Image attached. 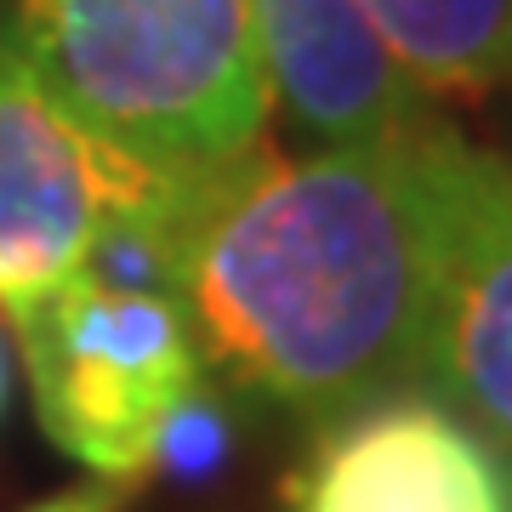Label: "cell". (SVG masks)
Wrapping results in <instances>:
<instances>
[{
	"label": "cell",
	"mask_w": 512,
	"mask_h": 512,
	"mask_svg": "<svg viewBox=\"0 0 512 512\" xmlns=\"http://www.w3.org/2000/svg\"><path fill=\"white\" fill-rule=\"evenodd\" d=\"M188 177L126 154L69 114L0 40V308L18 313L80 274L103 222L171 205Z\"/></svg>",
	"instance_id": "5b68a950"
},
{
	"label": "cell",
	"mask_w": 512,
	"mask_h": 512,
	"mask_svg": "<svg viewBox=\"0 0 512 512\" xmlns=\"http://www.w3.org/2000/svg\"><path fill=\"white\" fill-rule=\"evenodd\" d=\"M6 387H12V370H6V336H0V410H6Z\"/></svg>",
	"instance_id": "8fae6325"
},
{
	"label": "cell",
	"mask_w": 512,
	"mask_h": 512,
	"mask_svg": "<svg viewBox=\"0 0 512 512\" xmlns=\"http://www.w3.org/2000/svg\"><path fill=\"white\" fill-rule=\"evenodd\" d=\"M291 512H512V478L444 404L393 393L330 421L291 478Z\"/></svg>",
	"instance_id": "8992f818"
},
{
	"label": "cell",
	"mask_w": 512,
	"mask_h": 512,
	"mask_svg": "<svg viewBox=\"0 0 512 512\" xmlns=\"http://www.w3.org/2000/svg\"><path fill=\"white\" fill-rule=\"evenodd\" d=\"M12 325L46 439L97 478L137 484L171 410L205 376L177 302L69 279L18 308Z\"/></svg>",
	"instance_id": "277c9868"
},
{
	"label": "cell",
	"mask_w": 512,
	"mask_h": 512,
	"mask_svg": "<svg viewBox=\"0 0 512 512\" xmlns=\"http://www.w3.org/2000/svg\"><path fill=\"white\" fill-rule=\"evenodd\" d=\"M131 501V484L126 478H86V484H69V490L46 495V501H29L18 512H126Z\"/></svg>",
	"instance_id": "30bf717a"
},
{
	"label": "cell",
	"mask_w": 512,
	"mask_h": 512,
	"mask_svg": "<svg viewBox=\"0 0 512 512\" xmlns=\"http://www.w3.org/2000/svg\"><path fill=\"white\" fill-rule=\"evenodd\" d=\"M222 450H228V421H222L217 404L205 399V387H194L171 410V421H165L154 467H165V473H177V478H205L222 461Z\"/></svg>",
	"instance_id": "9c48e42d"
},
{
	"label": "cell",
	"mask_w": 512,
	"mask_h": 512,
	"mask_svg": "<svg viewBox=\"0 0 512 512\" xmlns=\"http://www.w3.org/2000/svg\"><path fill=\"white\" fill-rule=\"evenodd\" d=\"M507 478H512V461H507Z\"/></svg>",
	"instance_id": "7c38bea8"
},
{
	"label": "cell",
	"mask_w": 512,
	"mask_h": 512,
	"mask_svg": "<svg viewBox=\"0 0 512 512\" xmlns=\"http://www.w3.org/2000/svg\"><path fill=\"white\" fill-rule=\"evenodd\" d=\"M427 228L416 393L512 461V160L427 109L399 131Z\"/></svg>",
	"instance_id": "3957f363"
},
{
	"label": "cell",
	"mask_w": 512,
	"mask_h": 512,
	"mask_svg": "<svg viewBox=\"0 0 512 512\" xmlns=\"http://www.w3.org/2000/svg\"><path fill=\"white\" fill-rule=\"evenodd\" d=\"M421 97L512 86V0H359Z\"/></svg>",
	"instance_id": "ba28073f"
},
{
	"label": "cell",
	"mask_w": 512,
	"mask_h": 512,
	"mask_svg": "<svg viewBox=\"0 0 512 512\" xmlns=\"http://www.w3.org/2000/svg\"><path fill=\"white\" fill-rule=\"evenodd\" d=\"M171 302L205 370L302 421L416 393L427 228L399 131L188 177Z\"/></svg>",
	"instance_id": "6da1fadb"
},
{
	"label": "cell",
	"mask_w": 512,
	"mask_h": 512,
	"mask_svg": "<svg viewBox=\"0 0 512 512\" xmlns=\"http://www.w3.org/2000/svg\"><path fill=\"white\" fill-rule=\"evenodd\" d=\"M256 29L274 103L325 148L382 143L427 114L359 0H256Z\"/></svg>",
	"instance_id": "52a82bcc"
},
{
	"label": "cell",
	"mask_w": 512,
	"mask_h": 512,
	"mask_svg": "<svg viewBox=\"0 0 512 512\" xmlns=\"http://www.w3.org/2000/svg\"><path fill=\"white\" fill-rule=\"evenodd\" d=\"M0 40L97 137L200 177L268 137L256 0H0Z\"/></svg>",
	"instance_id": "7a4b0ae2"
}]
</instances>
